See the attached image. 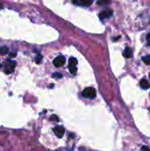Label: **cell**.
I'll return each mask as SVG.
<instances>
[{
  "instance_id": "ac0fdd59",
  "label": "cell",
  "mask_w": 150,
  "mask_h": 151,
  "mask_svg": "<svg viewBox=\"0 0 150 151\" xmlns=\"http://www.w3.org/2000/svg\"><path fill=\"white\" fill-rule=\"evenodd\" d=\"M16 55H17V53H16V52H13V53H11V54H10V57H14Z\"/></svg>"
},
{
  "instance_id": "ffe728a7",
  "label": "cell",
  "mask_w": 150,
  "mask_h": 151,
  "mask_svg": "<svg viewBox=\"0 0 150 151\" xmlns=\"http://www.w3.org/2000/svg\"><path fill=\"white\" fill-rule=\"evenodd\" d=\"M149 78H150V73H149Z\"/></svg>"
},
{
  "instance_id": "52a82bcc",
  "label": "cell",
  "mask_w": 150,
  "mask_h": 151,
  "mask_svg": "<svg viewBox=\"0 0 150 151\" xmlns=\"http://www.w3.org/2000/svg\"><path fill=\"white\" fill-rule=\"evenodd\" d=\"M93 0H73V3L81 6H89L91 5Z\"/></svg>"
},
{
  "instance_id": "2e32d148",
  "label": "cell",
  "mask_w": 150,
  "mask_h": 151,
  "mask_svg": "<svg viewBox=\"0 0 150 151\" xmlns=\"http://www.w3.org/2000/svg\"><path fill=\"white\" fill-rule=\"evenodd\" d=\"M141 151H150V149L147 147H145V146H143L142 148H141Z\"/></svg>"
},
{
  "instance_id": "7c38bea8",
  "label": "cell",
  "mask_w": 150,
  "mask_h": 151,
  "mask_svg": "<svg viewBox=\"0 0 150 151\" xmlns=\"http://www.w3.org/2000/svg\"><path fill=\"white\" fill-rule=\"evenodd\" d=\"M142 61L145 64H147V65H150V55L142 57Z\"/></svg>"
},
{
  "instance_id": "7a4b0ae2",
  "label": "cell",
  "mask_w": 150,
  "mask_h": 151,
  "mask_svg": "<svg viewBox=\"0 0 150 151\" xmlns=\"http://www.w3.org/2000/svg\"><path fill=\"white\" fill-rule=\"evenodd\" d=\"M16 66V62L15 61H12V60H8L5 61V73L9 74V73H13Z\"/></svg>"
},
{
  "instance_id": "9c48e42d",
  "label": "cell",
  "mask_w": 150,
  "mask_h": 151,
  "mask_svg": "<svg viewBox=\"0 0 150 151\" xmlns=\"http://www.w3.org/2000/svg\"><path fill=\"white\" fill-rule=\"evenodd\" d=\"M123 55L125 56V57H127V58L131 57L132 56H133V51H132L131 48H129V47H126V48H125V51L123 52Z\"/></svg>"
},
{
  "instance_id": "30bf717a",
  "label": "cell",
  "mask_w": 150,
  "mask_h": 151,
  "mask_svg": "<svg viewBox=\"0 0 150 151\" xmlns=\"http://www.w3.org/2000/svg\"><path fill=\"white\" fill-rule=\"evenodd\" d=\"M8 51H9V49H8V48L6 46H2L0 47V54L1 55H5L8 53Z\"/></svg>"
},
{
  "instance_id": "d6986e66",
  "label": "cell",
  "mask_w": 150,
  "mask_h": 151,
  "mask_svg": "<svg viewBox=\"0 0 150 151\" xmlns=\"http://www.w3.org/2000/svg\"><path fill=\"white\" fill-rule=\"evenodd\" d=\"M2 8H3V5H2L1 4H0V9H2Z\"/></svg>"
},
{
  "instance_id": "3957f363",
  "label": "cell",
  "mask_w": 150,
  "mask_h": 151,
  "mask_svg": "<svg viewBox=\"0 0 150 151\" xmlns=\"http://www.w3.org/2000/svg\"><path fill=\"white\" fill-rule=\"evenodd\" d=\"M76 65H77V59L75 58V57H71V58L69 59V71L70 73H75L76 71H77V67H76Z\"/></svg>"
},
{
  "instance_id": "9a60e30c",
  "label": "cell",
  "mask_w": 150,
  "mask_h": 151,
  "mask_svg": "<svg viewBox=\"0 0 150 151\" xmlns=\"http://www.w3.org/2000/svg\"><path fill=\"white\" fill-rule=\"evenodd\" d=\"M51 120H52V121H56V122H58L59 121V118H57L56 115H52L51 116Z\"/></svg>"
},
{
  "instance_id": "5b68a950",
  "label": "cell",
  "mask_w": 150,
  "mask_h": 151,
  "mask_svg": "<svg viewBox=\"0 0 150 151\" xmlns=\"http://www.w3.org/2000/svg\"><path fill=\"white\" fill-rule=\"evenodd\" d=\"M54 134L57 135L58 138H63L64 134H65V128L61 126H57L56 127H54L53 129Z\"/></svg>"
},
{
  "instance_id": "e0dca14e",
  "label": "cell",
  "mask_w": 150,
  "mask_h": 151,
  "mask_svg": "<svg viewBox=\"0 0 150 151\" xmlns=\"http://www.w3.org/2000/svg\"><path fill=\"white\" fill-rule=\"evenodd\" d=\"M147 41L148 43V45H150V33L147 35Z\"/></svg>"
},
{
  "instance_id": "8992f818",
  "label": "cell",
  "mask_w": 150,
  "mask_h": 151,
  "mask_svg": "<svg viewBox=\"0 0 150 151\" xmlns=\"http://www.w3.org/2000/svg\"><path fill=\"white\" fill-rule=\"evenodd\" d=\"M111 16H112V11L111 10H105V11H103L100 13L99 18L102 21H103V19H108V18L111 17Z\"/></svg>"
},
{
  "instance_id": "6da1fadb",
  "label": "cell",
  "mask_w": 150,
  "mask_h": 151,
  "mask_svg": "<svg viewBox=\"0 0 150 151\" xmlns=\"http://www.w3.org/2000/svg\"><path fill=\"white\" fill-rule=\"evenodd\" d=\"M82 95L87 98H95L96 96V91L94 87H87L82 91Z\"/></svg>"
},
{
  "instance_id": "ba28073f",
  "label": "cell",
  "mask_w": 150,
  "mask_h": 151,
  "mask_svg": "<svg viewBox=\"0 0 150 151\" xmlns=\"http://www.w3.org/2000/svg\"><path fill=\"white\" fill-rule=\"evenodd\" d=\"M139 85H141V88H143V89H147L150 87L149 82L146 79H141V82H139Z\"/></svg>"
},
{
  "instance_id": "8fae6325",
  "label": "cell",
  "mask_w": 150,
  "mask_h": 151,
  "mask_svg": "<svg viewBox=\"0 0 150 151\" xmlns=\"http://www.w3.org/2000/svg\"><path fill=\"white\" fill-rule=\"evenodd\" d=\"M111 3V0H98L97 4L99 5H108Z\"/></svg>"
},
{
  "instance_id": "5bb4252c",
  "label": "cell",
  "mask_w": 150,
  "mask_h": 151,
  "mask_svg": "<svg viewBox=\"0 0 150 151\" xmlns=\"http://www.w3.org/2000/svg\"><path fill=\"white\" fill-rule=\"evenodd\" d=\"M42 60H43V57H42L41 54H38L36 56V57H35V62L37 64H40L42 62Z\"/></svg>"
},
{
  "instance_id": "44dd1931",
  "label": "cell",
  "mask_w": 150,
  "mask_h": 151,
  "mask_svg": "<svg viewBox=\"0 0 150 151\" xmlns=\"http://www.w3.org/2000/svg\"><path fill=\"white\" fill-rule=\"evenodd\" d=\"M149 110H150V108H149Z\"/></svg>"
},
{
  "instance_id": "277c9868",
  "label": "cell",
  "mask_w": 150,
  "mask_h": 151,
  "mask_svg": "<svg viewBox=\"0 0 150 151\" xmlns=\"http://www.w3.org/2000/svg\"><path fill=\"white\" fill-rule=\"evenodd\" d=\"M65 63V57H63V56L57 57L53 60V64L56 67H61L62 65H64V64Z\"/></svg>"
},
{
  "instance_id": "4fadbf2b",
  "label": "cell",
  "mask_w": 150,
  "mask_h": 151,
  "mask_svg": "<svg viewBox=\"0 0 150 151\" xmlns=\"http://www.w3.org/2000/svg\"><path fill=\"white\" fill-rule=\"evenodd\" d=\"M52 77L54 79H61V78H63V75L59 73H53Z\"/></svg>"
}]
</instances>
